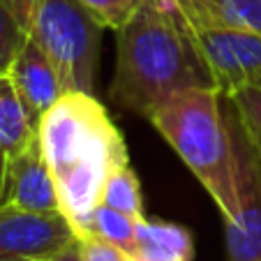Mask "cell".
Returning a JSON list of instances; mask_svg holds the SVG:
<instances>
[{
	"label": "cell",
	"mask_w": 261,
	"mask_h": 261,
	"mask_svg": "<svg viewBox=\"0 0 261 261\" xmlns=\"http://www.w3.org/2000/svg\"><path fill=\"white\" fill-rule=\"evenodd\" d=\"M0 261H35V259H0Z\"/></svg>",
	"instance_id": "d6986e66"
},
{
	"label": "cell",
	"mask_w": 261,
	"mask_h": 261,
	"mask_svg": "<svg viewBox=\"0 0 261 261\" xmlns=\"http://www.w3.org/2000/svg\"><path fill=\"white\" fill-rule=\"evenodd\" d=\"M148 120L206 188L224 222L231 220L236 213V148L220 90H182L155 109Z\"/></svg>",
	"instance_id": "3957f363"
},
{
	"label": "cell",
	"mask_w": 261,
	"mask_h": 261,
	"mask_svg": "<svg viewBox=\"0 0 261 261\" xmlns=\"http://www.w3.org/2000/svg\"><path fill=\"white\" fill-rule=\"evenodd\" d=\"M229 102L241 125L245 127L247 137L261 150V88H243L233 97H229Z\"/></svg>",
	"instance_id": "2e32d148"
},
{
	"label": "cell",
	"mask_w": 261,
	"mask_h": 261,
	"mask_svg": "<svg viewBox=\"0 0 261 261\" xmlns=\"http://www.w3.org/2000/svg\"><path fill=\"white\" fill-rule=\"evenodd\" d=\"M102 203L134 217V220H143L146 217V213H143L141 182H139L129 162L118 164L111 171V176L107 178V185H104V192H102Z\"/></svg>",
	"instance_id": "4fadbf2b"
},
{
	"label": "cell",
	"mask_w": 261,
	"mask_h": 261,
	"mask_svg": "<svg viewBox=\"0 0 261 261\" xmlns=\"http://www.w3.org/2000/svg\"><path fill=\"white\" fill-rule=\"evenodd\" d=\"M49 261H84L81 259V247H79V238L72 243V245H67L65 250H60L56 256H51Z\"/></svg>",
	"instance_id": "ac0fdd59"
},
{
	"label": "cell",
	"mask_w": 261,
	"mask_h": 261,
	"mask_svg": "<svg viewBox=\"0 0 261 261\" xmlns=\"http://www.w3.org/2000/svg\"><path fill=\"white\" fill-rule=\"evenodd\" d=\"M227 118L236 148V213L224 222L229 261H261V150L236 111Z\"/></svg>",
	"instance_id": "5b68a950"
},
{
	"label": "cell",
	"mask_w": 261,
	"mask_h": 261,
	"mask_svg": "<svg viewBox=\"0 0 261 261\" xmlns=\"http://www.w3.org/2000/svg\"><path fill=\"white\" fill-rule=\"evenodd\" d=\"M76 241L63 213H33L0 203V259L49 261Z\"/></svg>",
	"instance_id": "52a82bcc"
},
{
	"label": "cell",
	"mask_w": 261,
	"mask_h": 261,
	"mask_svg": "<svg viewBox=\"0 0 261 261\" xmlns=\"http://www.w3.org/2000/svg\"><path fill=\"white\" fill-rule=\"evenodd\" d=\"M201 54L222 97L243 88H261V33L194 28Z\"/></svg>",
	"instance_id": "8992f818"
},
{
	"label": "cell",
	"mask_w": 261,
	"mask_h": 261,
	"mask_svg": "<svg viewBox=\"0 0 261 261\" xmlns=\"http://www.w3.org/2000/svg\"><path fill=\"white\" fill-rule=\"evenodd\" d=\"M3 160L5 158H3V153H0V171H3Z\"/></svg>",
	"instance_id": "ffe728a7"
},
{
	"label": "cell",
	"mask_w": 261,
	"mask_h": 261,
	"mask_svg": "<svg viewBox=\"0 0 261 261\" xmlns=\"http://www.w3.org/2000/svg\"><path fill=\"white\" fill-rule=\"evenodd\" d=\"M81 259L84 261H134L132 254L120 250L114 243H107L97 236H84L79 238Z\"/></svg>",
	"instance_id": "e0dca14e"
},
{
	"label": "cell",
	"mask_w": 261,
	"mask_h": 261,
	"mask_svg": "<svg viewBox=\"0 0 261 261\" xmlns=\"http://www.w3.org/2000/svg\"><path fill=\"white\" fill-rule=\"evenodd\" d=\"M7 74L14 81L16 93L21 95L25 109H28L30 120H33L35 129H37L42 116L58 102L60 95L65 93V88L54 63L49 60L46 51L37 44L33 35L25 37L23 46L19 49Z\"/></svg>",
	"instance_id": "9c48e42d"
},
{
	"label": "cell",
	"mask_w": 261,
	"mask_h": 261,
	"mask_svg": "<svg viewBox=\"0 0 261 261\" xmlns=\"http://www.w3.org/2000/svg\"><path fill=\"white\" fill-rule=\"evenodd\" d=\"M116 35L109 97L118 109L150 118L155 109L182 90L215 88L197 30L176 0H143Z\"/></svg>",
	"instance_id": "6da1fadb"
},
{
	"label": "cell",
	"mask_w": 261,
	"mask_h": 261,
	"mask_svg": "<svg viewBox=\"0 0 261 261\" xmlns=\"http://www.w3.org/2000/svg\"><path fill=\"white\" fill-rule=\"evenodd\" d=\"M79 3L102 28L118 30L139 10L143 0H79Z\"/></svg>",
	"instance_id": "9a60e30c"
},
{
	"label": "cell",
	"mask_w": 261,
	"mask_h": 261,
	"mask_svg": "<svg viewBox=\"0 0 261 261\" xmlns=\"http://www.w3.org/2000/svg\"><path fill=\"white\" fill-rule=\"evenodd\" d=\"M44 158L58 190L60 213L81 238L102 203L107 178L129 162L127 146L95 95L67 90L37 125Z\"/></svg>",
	"instance_id": "7a4b0ae2"
},
{
	"label": "cell",
	"mask_w": 261,
	"mask_h": 261,
	"mask_svg": "<svg viewBox=\"0 0 261 261\" xmlns=\"http://www.w3.org/2000/svg\"><path fill=\"white\" fill-rule=\"evenodd\" d=\"M102 30L79 0H28V33L46 51L65 93L95 95Z\"/></svg>",
	"instance_id": "277c9868"
},
{
	"label": "cell",
	"mask_w": 261,
	"mask_h": 261,
	"mask_svg": "<svg viewBox=\"0 0 261 261\" xmlns=\"http://www.w3.org/2000/svg\"><path fill=\"white\" fill-rule=\"evenodd\" d=\"M37 137L21 95L10 74H0V153L3 158L19 153Z\"/></svg>",
	"instance_id": "7c38bea8"
},
{
	"label": "cell",
	"mask_w": 261,
	"mask_h": 261,
	"mask_svg": "<svg viewBox=\"0 0 261 261\" xmlns=\"http://www.w3.org/2000/svg\"><path fill=\"white\" fill-rule=\"evenodd\" d=\"M194 28L261 33V0H176Z\"/></svg>",
	"instance_id": "8fae6325"
},
{
	"label": "cell",
	"mask_w": 261,
	"mask_h": 261,
	"mask_svg": "<svg viewBox=\"0 0 261 261\" xmlns=\"http://www.w3.org/2000/svg\"><path fill=\"white\" fill-rule=\"evenodd\" d=\"M0 203L33 213H60L58 190L44 158L40 137L3 160Z\"/></svg>",
	"instance_id": "ba28073f"
},
{
	"label": "cell",
	"mask_w": 261,
	"mask_h": 261,
	"mask_svg": "<svg viewBox=\"0 0 261 261\" xmlns=\"http://www.w3.org/2000/svg\"><path fill=\"white\" fill-rule=\"evenodd\" d=\"M137 224H139V220L116 211V208H109L104 203H99L95 208L93 217H90L88 229H86L84 236H97L102 241L114 243L120 250L132 254L134 245H137Z\"/></svg>",
	"instance_id": "5bb4252c"
},
{
	"label": "cell",
	"mask_w": 261,
	"mask_h": 261,
	"mask_svg": "<svg viewBox=\"0 0 261 261\" xmlns=\"http://www.w3.org/2000/svg\"><path fill=\"white\" fill-rule=\"evenodd\" d=\"M134 261H192L194 236L188 227L176 222L143 217L137 224Z\"/></svg>",
	"instance_id": "30bf717a"
}]
</instances>
